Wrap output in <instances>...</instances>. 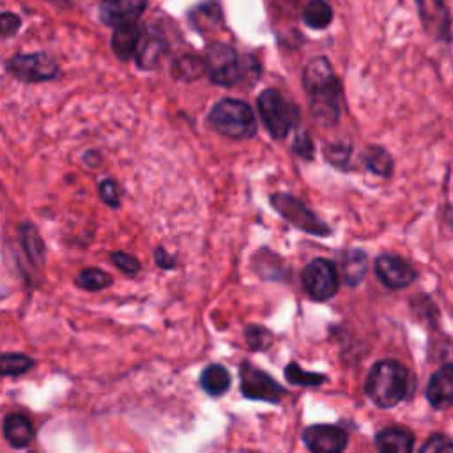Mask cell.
<instances>
[{
	"label": "cell",
	"instance_id": "5bb4252c",
	"mask_svg": "<svg viewBox=\"0 0 453 453\" xmlns=\"http://www.w3.org/2000/svg\"><path fill=\"white\" fill-rule=\"evenodd\" d=\"M426 398L435 409L453 403V365H444L434 372L426 386Z\"/></svg>",
	"mask_w": 453,
	"mask_h": 453
},
{
	"label": "cell",
	"instance_id": "3957f363",
	"mask_svg": "<svg viewBox=\"0 0 453 453\" xmlns=\"http://www.w3.org/2000/svg\"><path fill=\"white\" fill-rule=\"evenodd\" d=\"M209 124L219 134L234 140H246L257 134L253 110L237 99L218 101L209 113Z\"/></svg>",
	"mask_w": 453,
	"mask_h": 453
},
{
	"label": "cell",
	"instance_id": "7402d4cb",
	"mask_svg": "<svg viewBox=\"0 0 453 453\" xmlns=\"http://www.w3.org/2000/svg\"><path fill=\"white\" fill-rule=\"evenodd\" d=\"M303 19L310 28L322 30L333 21V9L326 0H310L303 11Z\"/></svg>",
	"mask_w": 453,
	"mask_h": 453
},
{
	"label": "cell",
	"instance_id": "e0dca14e",
	"mask_svg": "<svg viewBox=\"0 0 453 453\" xmlns=\"http://www.w3.org/2000/svg\"><path fill=\"white\" fill-rule=\"evenodd\" d=\"M379 453H412L414 435L407 428L388 426L375 435Z\"/></svg>",
	"mask_w": 453,
	"mask_h": 453
},
{
	"label": "cell",
	"instance_id": "277c9868",
	"mask_svg": "<svg viewBox=\"0 0 453 453\" xmlns=\"http://www.w3.org/2000/svg\"><path fill=\"white\" fill-rule=\"evenodd\" d=\"M258 111L267 131L274 138H285L299 120L297 108L276 88H267L258 96Z\"/></svg>",
	"mask_w": 453,
	"mask_h": 453
},
{
	"label": "cell",
	"instance_id": "4316f807",
	"mask_svg": "<svg viewBox=\"0 0 453 453\" xmlns=\"http://www.w3.org/2000/svg\"><path fill=\"white\" fill-rule=\"evenodd\" d=\"M285 379L294 386H320L327 380L326 375L306 372L297 363H288L285 366Z\"/></svg>",
	"mask_w": 453,
	"mask_h": 453
},
{
	"label": "cell",
	"instance_id": "8d00e7d4",
	"mask_svg": "<svg viewBox=\"0 0 453 453\" xmlns=\"http://www.w3.org/2000/svg\"><path fill=\"white\" fill-rule=\"evenodd\" d=\"M30 453H35V451H30Z\"/></svg>",
	"mask_w": 453,
	"mask_h": 453
},
{
	"label": "cell",
	"instance_id": "4dcf8cb0",
	"mask_svg": "<svg viewBox=\"0 0 453 453\" xmlns=\"http://www.w3.org/2000/svg\"><path fill=\"white\" fill-rule=\"evenodd\" d=\"M324 156L327 157L329 163L340 166L343 163H347L349 156H350V145L338 142V143H329L324 147Z\"/></svg>",
	"mask_w": 453,
	"mask_h": 453
},
{
	"label": "cell",
	"instance_id": "d590c367",
	"mask_svg": "<svg viewBox=\"0 0 453 453\" xmlns=\"http://www.w3.org/2000/svg\"><path fill=\"white\" fill-rule=\"evenodd\" d=\"M154 260L159 267L163 269H173L175 267V258L165 250V248H156L154 251Z\"/></svg>",
	"mask_w": 453,
	"mask_h": 453
},
{
	"label": "cell",
	"instance_id": "d4e9b609",
	"mask_svg": "<svg viewBox=\"0 0 453 453\" xmlns=\"http://www.w3.org/2000/svg\"><path fill=\"white\" fill-rule=\"evenodd\" d=\"M365 165L370 172L382 177H389L393 172L391 156L380 147H368V150L365 152Z\"/></svg>",
	"mask_w": 453,
	"mask_h": 453
},
{
	"label": "cell",
	"instance_id": "30bf717a",
	"mask_svg": "<svg viewBox=\"0 0 453 453\" xmlns=\"http://www.w3.org/2000/svg\"><path fill=\"white\" fill-rule=\"evenodd\" d=\"M303 441L311 453H343L349 437L336 425H311L304 428Z\"/></svg>",
	"mask_w": 453,
	"mask_h": 453
},
{
	"label": "cell",
	"instance_id": "484cf974",
	"mask_svg": "<svg viewBox=\"0 0 453 453\" xmlns=\"http://www.w3.org/2000/svg\"><path fill=\"white\" fill-rule=\"evenodd\" d=\"M74 283H76L80 288H83V290L94 292V290H101V288L111 285V276H110L108 273L101 271V269L88 267V269L81 271V273L76 276Z\"/></svg>",
	"mask_w": 453,
	"mask_h": 453
},
{
	"label": "cell",
	"instance_id": "2e32d148",
	"mask_svg": "<svg viewBox=\"0 0 453 453\" xmlns=\"http://www.w3.org/2000/svg\"><path fill=\"white\" fill-rule=\"evenodd\" d=\"M143 28L134 21L122 27H117L111 35V50L120 60H129L133 55H136L138 44L143 35Z\"/></svg>",
	"mask_w": 453,
	"mask_h": 453
},
{
	"label": "cell",
	"instance_id": "4fadbf2b",
	"mask_svg": "<svg viewBox=\"0 0 453 453\" xmlns=\"http://www.w3.org/2000/svg\"><path fill=\"white\" fill-rule=\"evenodd\" d=\"M425 30L441 41L449 39V14L444 0H416Z\"/></svg>",
	"mask_w": 453,
	"mask_h": 453
},
{
	"label": "cell",
	"instance_id": "836d02e7",
	"mask_svg": "<svg viewBox=\"0 0 453 453\" xmlns=\"http://www.w3.org/2000/svg\"><path fill=\"white\" fill-rule=\"evenodd\" d=\"M21 21L14 12H4L0 18V30H2V37H9L12 34L18 32Z\"/></svg>",
	"mask_w": 453,
	"mask_h": 453
},
{
	"label": "cell",
	"instance_id": "7a4b0ae2",
	"mask_svg": "<svg viewBox=\"0 0 453 453\" xmlns=\"http://www.w3.org/2000/svg\"><path fill=\"white\" fill-rule=\"evenodd\" d=\"M409 382V372L403 365L384 359L372 366L365 382V393L377 407L388 409L407 396Z\"/></svg>",
	"mask_w": 453,
	"mask_h": 453
},
{
	"label": "cell",
	"instance_id": "8992f818",
	"mask_svg": "<svg viewBox=\"0 0 453 453\" xmlns=\"http://www.w3.org/2000/svg\"><path fill=\"white\" fill-rule=\"evenodd\" d=\"M271 203L281 218L299 230L313 235H329L331 228L296 196L288 193H274L271 196Z\"/></svg>",
	"mask_w": 453,
	"mask_h": 453
},
{
	"label": "cell",
	"instance_id": "ba28073f",
	"mask_svg": "<svg viewBox=\"0 0 453 453\" xmlns=\"http://www.w3.org/2000/svg\"><path fill=\"white\" fill-rule=\"evenodd\" d=\"M239 379H241V391L246 398L278 403L281 400V396L285 395V391L278 380H274L264 370L253 366L250 361L241 363Z\"/></svg>",
	"mask_w": 453,
	"mask_h": 453
},
{
	"label": "cell",
	"instance_id": "603a6c76",
	"mask_svg": "<svg viewBox=\"0 0 453 453\" xmlns=\"http://www.w3.org/2000/svg\"><path fill=\"white\" fill-rule=\"evenodd\" d=\"M19 239L28 260L34 264H41L44 260V242L37 230L30 223H23L19 226Z\"/></svg>",
	"mask_w": 453,
	"mask_h": 453
},
{
	"label": "cell",
	"instance_id": "cb8c5ba5",
	"mask_svg": "<svg viewBox=\"0 0 453 453\" xmlns=\"http://www.w3.org/2000/svg\"><path fill=\"white\" fill-rule=\"evenodd\" d=\"M203 73H207L203 58H198L193 55H184V57L177 58L172 65L173 78L184 80V81H193V80L200 78Z\"/></svg>",
	"mask_w": 453,
	"mask_h": 453
},
{
	"label": "cell",
	"instance_id": "f546056e",
	"mask_svg": "<svg viewBox=\"0 0 453 453\" xmlns=\"http://www.w3.org/2000/svg\"><path fill=\"white\" fill-rule=\"evenodd\" d=\"M419 453H453V441L444 434H435L423 442Z\"/></svg>",
	"mask_w": 453,
	"mask_h": 453
},
{
	"label": "cell",
	"instance_id": "ffe728a7",
	"mask_svg": "<svg viewBox=\"0 0 453 453\" xmlns=\"http://www.w3.org/2000/svg\"><path fill=\"white\" fill-rule=\"evenodd\" d=\"M232 377L223 365H209L200 373V386L211 396H219L228 391Z\"/></svg>",
	"mask_w": 453,
	"mask_h": 453
},
{
	"label": "cell",
	"instance_id": "1f68e13d",
	"mask_svg": "<svg viewBox=\"0 0 453 453\" xmlns=\"http://www.w3.org/2000/svg\"><path fill=\"white\" fill-rule=\"evenodd\" d=\"M99 196L110 207H119L120 205L119 188H117V184L111 179L101 180V184H99Z\"/></svg>",
	"mask_w": 453,
	"mask_h": 453
},
{
	"label": "cell",
	"instance_id": "d6986e66",
	"mask_svg": "<svg viewBox=\"0 0 453 453\" xmlns=\"http://www.w3.org/2000/svg\"><path fill=\"white\" fill-rule=\"evenodd\" d=\"M221 19H223V12L216 0H207V2L193 7L189 12V23L198 32L214 30L221 23Z\"/></svg>",
	"mask_w": 453,
	"mask_h": 453
},
{
	"label": "cell",
	"instance_id": "6da1fadb",
	"mask_svg": "<svg viewBox=\"0 0 453 453\" xmlns=\"http://www.w3.org/2000/svg\"><path fill=\"white\" fill-rule=\"evenodd\" d=\"M303 85L315 120L322 126L336 124L340 117V83L326 57H317L306 65Z\"/></svg>",
	"mask_w": 453,
	"mask_h": 453
},
{
	"label": "cell",
	"instance_id": "83f0119b",
	"mask_svg": "<svg viewBox=\"0 0 453 453\" xmlns=\"http://www.w3.org/2000/svg\"><path fill=\"white\" fill-rule=\"evenodd\" d=\"M34 359L19 354V352H5L0 359V372L2 375H21L28 368H32Z\"/></svg>",
	"mask_w": 453,
	"mask_h": 453
},
{
	"label": "cell",
	"instance_id": "52a82bcc",
	"mask_svg": "<svg viewBox=\"0 0 453 453\" xmlns=\"http://www.w3.org/2000/svg\"><path fill=\"white\" fill-rule=\"evenodd\" d=\"M301 281L306 294L315 301H326L338 290L336 265L326 258H313L301 273Z\"/></svg>",
	"mask_w": 453,
	"mask_h": 453
},
{
	"label": "cell",
	"instance_id": "e575fe53",
	"mask_svg": "<svg viewBox=\"0 0 453 453\" xmlns=\"http://www.w3.org/2000/svg\"><path fill=\"white\" fill-rule=\"evenodd\" d=\"M294 150L301 157H304V159H311L313 157V143H311V138L308 136V133H301L299 136H296Z\"/></svg>",
	"mask_w": 453,
	"mask_h": 453
},
{
	"label": "cell",
	"instance_id": "8fae6325",
	"mask_svg": "<svg viewBox=\"0 0 453 453\" xmlns=\"http://www.w3.org/2000/svg\"><path fill=\"white\" fill-rule=\"evenodd\" d=\"M375 273H377L379 280L388 288H393V290L411 285L416 278L414 267L402 257L391 255V253H384V255L377 257Z\"/></svg>",
	"mask_w": 453,
	"mask_h": 453
},
{
	"label": "cell",
	"instance_id": "ac0fdd59",
	"mask_svg": "<svg viewBox=\"0 0 453 453\" xmlns=\"http://www.w3.org/2000/svg\"><path fill=\"white\" fill-rule=\"evenodd\" d=\"M4 437L12 448H27L34 439L32 421L23 414H9L4 419Z\"/></svg>",
	"mask_w": 453,
	"mask_h": 453
},
{
	"label": "cell",
	"instance_id": "7c38bea8",
	"mask_svg": "<svg viewBox=\"0 0 453 453\" xmlns=\"http://www.w3.org/2000/svg\"><path fill=\"white\" fill-rule=\"evenodd\" d=\"M147 0H103L99 4V18L108 27H122L134 23L145 11Z\"/></svg>",
	"mask_w": 453,
	"mask_h": 453
},
{
	"label": "cell",
	"instance_id": "9c48e42d",
	"mask_svg": "<svg viewBox=\"0 0 453 453\" xmlns=\"http://www.w3.org/2000/svg\"><path fill=\"white\" fill-rule=\"evenodd\" d=\"M7 71L19 81L39 83L53 80L58 73V65L46 53H21L7 62Z\"/></svg>",
	"mask_w": 453,
	"mask_h": 453
},
{
	"label": "cell",
	"instance_id": "44dd1931",
	"mask_svg": "<svg viewBox=\"0 0 453 453\" xmlns=\"http://www.w3.org/2000/svg\"><path fill=\"white\" fill-rule=\"evenodd\" d=\"M366 265H368V258L366 253L361 250H349L342 253V276L345 280L347 285H357L366 273Z\"/></svg>",
	"mask_w": 453,
	"mask_h": 453
},
{
	"label": "cell",
	"instance_id": "d6a6232c",
	"mask_svg": "<svg viewBox=\"0 0 453 453\" xmlns=\"http://www.w3.org/2000/svg\"><path fill=\"white\" fill-rule=\"evenodd\" d=\"M111 262L126 274H136L140 271V262L124 251L111 253Z\"/></svg>",
	"mask_w": 453,
	"mask_h": 453
},
{
	"label": "cell",
	"instance_id": "f1b7e54d",
	"mask_svg": "<svg viewBox=\"0 0 453 453\" xmlns=\"http://www.w3.org/2000/svg\"><path fill=\"white\" fill-rule=\"evenodd\" d=\"M244 338L248 342V345L253 349V350H264L271 345L273 342V336H271V331H267L264 326H257V324H251L244 329Z\"/></svg>",
	"mask_w": 453,
	"mask_h": 453
},
{
	"label": "cell",
	"instance_id": "5b68a950",
	"mask_svg": "<svg viewBox=\"0 0 453 453\" xmlns=\"http://www.w3.org/2000/svg\"><path fill=\"white\" fill-rule=\"evenodd\" d=\"M205 69L212 83L221 87H234L244 78V64L232 46L212 42L205 50Z\"/></svg>",
	"mask_w": 453,
	"mask_h": 453
},
{
	"label": "cell",
	"instance_id": "9a60e30c",
	"mask_svg": "<svg viewBox=\"0 0 453 453\" xmlns=\"http://www.w3.org/2000/svg\"><path fill=\"white\" fill-rule=\"evenodd\" d=\"M166 50V41L159 30L149 28L143 32L136 50V64L143 71L154 69Z\"/></svg>",
	"mask_w": 453,
	"mask_h": 453
}]
</instances>
